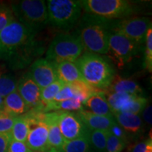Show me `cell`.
Listing matches in <instances>:
<instances>
[{
    "label": "cell",
    "mask_w": 152,
    "mask_h": 152,
    "mask_svg": "<svg viewBox=\"0 0 152 152\" xmlns=\"http://www.w3.org/2000/svg\"><path fill=\"white\" fill-rule=\"evenodd\" d=\"M17 82L12 74L0 68V95L4 98L16 90Z\"/></svg>",
    "instance_id": "cell-25"
},
{
    "label": "cell",
    "mask_w": 152,
    "mask_h": 152,
    "mask_svg": "<svg viewBox=\"0 0 152 152\" xmlns=\"http://www.w3.org/2000/svg\"><path fill=\"white\" fill-rule=\"evenodd\" d=\"M15 18L20 23L37 33L48 24L46 1L42 0H23L11 4Z\"/></svg>",
    "instance_id": "cell-5"
},
{
    "label": "cell",
    "mask_w": 152,
    "mask_h": 152,
    "mask_svg": "<svg viewBox=\"0 0 152 152\" xmlns=\"http://www.w3.org/2000/svg\"><path fill=\"white\" fill-rule=\"evenodd\" d=\"M75 64L85 83L96 90L109 88L115 77L111 64L99 54L85 52Z\"/></svg>",
    "instance_id": "cell-3"
},
{
    "label": "cell",
    "mask_w": 152,
    "mask_h": 152,
    "mask_svg": "<svg viewBox=\"0 0 152 152\" xmlns=\"http://www.w3.org/2000/svg\"><path fill=\"white\" fill-rule=\"evenodd\" d=\"M75 91H74V89L72 87V85L71 84H65L62 87L61 90H60V92L57 94L56 97H55L54 102H62V101L64 100L75 98Z\"/></svg>",
    "instance_id": "cell-30"
},
{
    "label": "cell",
    "mask_w": 152,
    "mask_h": 152,
    "mask_svg": "<svg viewBox=\"0 0 152 152\" xmlns=\"http://www.w3.org/2000/svg\"><path fill=\"white\" fill-rule=\"evenodd\" d=\"M77 115L89 130H109L116 123L113 116L96 115L84 109L77 111Z\"/></svg>",
    "instance_id": "cell-14"
},
{
    "label": "cell",
    "mask_w": 152,
    "mask_h": 152,
    "mask_svg": "<svg viewBox=\"0 0 152 152\" xmlns=\"http://www.w3.org/2000/svg\"><path fill=\"white\" fill-rule=\"evenodd\" d=\"M33 152H37V151H33Z\"/></svg>",
    "instance_id": "cell-38"
},
{
    "label": "cell",
    "mask_w": 152,
    "mask_h": 152,
    "mask_svg": "<svg viewBox=\"0 0 152 152\" xmlns=\"http://www.w3.org/2000/svg\"><path fill=\"white\" fill-rule=\"evenodd\" d=\"M14 120V117L11 116L4 110H0V133L10 132Z\"/></svg>",
    "instance_id": "cell-29"
},
{
    "label": "cell",
    "mask_w": 152,
    "mask_h": 152,
    "mask_svg": "<svg viewBox=\"0 0 152 152\" xmlns=\"http://www.w3.org/2000/svg\"><path fill=\"white\" fill-rule=\"evenodd\" d=\"M11 137L9 132L0 133V152H7Z\"/></svg>",
    "instance_id": "cell-32"
},
{
    "label": "cell",
    "mask_w": 152,
    "mask_h": 152,
    "mask_svg": "<svg viewBox=\"0 0 152 152\" xmlns=\"http://www.w3.org/2000/svg\"><path fill=\"white\" fill-rule=\"evenodd\" d=\"M151 26L150 19L145 17L123 18L113 20L112 32L124 36L141 46L145 42L147 30Z\"/></svg>",
    "instance_id": "cell-9"
},
{
    "label": "cell",
    "mask_w": 152,
    "mask_h": 152,
    "mask_svg": "<svg viewBox=\"0 0 152 152\" xmlns=\"http://www.w3.org/2000/svg\"><path fill=\"white\" fill-rule=\"evenodd\" d=\"M140 46L128 38L112 32L109 37V51L118 66H124L140 52Z\"/></svg>",
    "instance_id": "cell-10"
},
{
    "label": "cell",
    "mask_w": 152,
    "mask_h": 152,
    "mask_svg": "<svg viewBox=\"0 0 152 152\" xmlns=\"http://www.w3.org/2000/svg\"><path fill=\"white\" fill-rule=\"evenodd\" d=\"M82 42L75 33H61L54 37L46 52V59L54 64L75 62L83 54Z\"/></svg>",
    "instance_id": "cell-6"
},
{
    "label": "cell",
    "mask_w": 152,
    "mask_h": 152,
    "mask_svg": "<svg viewBox=\"0 0 152 152\" xmlns=\"http://www.w3.org/2000/svg\"><path fill=\"white\" fill-rule=\"evenodd\" d=\"M16 90L30 109L44 112V106L41 102V88L35 83L29 73L25 74L17 82Z\"/></svg>",
    "instance_id": "cell-12"
},
{
    "label": "cell",
    "mask_w": 152,
    "mask_h": 152,
    "mask_svg": "<svg viewBox=\"0 0 152 152\" xmlns=\"http://www.w3.org/2000/svg\"><path fill=\"white\" fill-rule=\"evenodd\" d=\"M60 111L45 113L43 117L44 122L48 128V142L50 148L61 150L64 140L58 126V117Z\"/></svg>",
    "instance_id": "cell-15"
},
{
    "label": "cell",
    "mask_w": 152,
    "mask_h": 152,
    "mask_svg": "<svg viewBox=\"0 0 152 152\" xmlns=\"http://www.w3.org/2000/svg\"><path fill=\"white\" fill-rule=\"evenodd\" d=\"M144 152H152V140L151 138L146 140V147Z\"/></svg>",
    "instance_id": "cell-35"
},
{
    "label": "cell",
    "mask_w": 152,
    "mask_h": 152,
    "mask_svg": "<svg viewBox=\"0 0 152 152\" xmlns=\"http://www.w3.org/2000/svg\"><path fill=\"white\" fill-rule=\"evenodd\" d=\"M7 152H33V151L28 147L26 142L11 140Z\"/></svg>",
    "instance_id": "cell-31"
},
{
    "label": "cell",
    "mask_w": 152,
    "mask_h": 152,
    "mask_svg": "<svg viewBox=\"0 0 152 152\" xmlns=\"http://www.w3.org/2000/svg\"><path fill=\"white\" fill-rule=\"evenodd\" d=\"M77 23L75 33L85 52L96 54H108L109 37L114 20L85 14Z\"/></svg>",
    "instance_id": "cell-2"
},
{
    "label": "cell",
    "mask_w": 152,
    "mask_h": 152,
    "mask_svg": "<svg viewBox=\"0 0 152 152\" xmlns=\"http://www.w3.org/2000/svg\"><path fill=\"white\" fill-rule=\"evenodd\" d=\"M30 130L29 120L25 115L15 118L10 131L11 140L26 142Z\"/></svg>",
    "instance_id": "cell-21"
},
{
    "label": "cell",
    "mask_w": 152,
    "mask_h": 152,
    "mask_svg": "<svg viewBox=\"0 0 152 152\" xmlns=\"http://www.w3.org/2000/svg\"><path fill=\"white\" fill-rule=\"evenodd\" d=\"M109 130H90V140L91 151L105 152L106 141H107Z\"/></svg>",
    "instance_id": "cell-23"
},
{
    "label": "cell",
    "mask_w": 152,
    "mask_h": 152,
    "mask_svg": "<svg viewBox=\"0 0 152 152\" xmlns=\"http://www.w3.org/2000/svg\"><path fill=\"white\" fill-rule=\"evenodd\" d=\"M113 117L126 135L138 136L143 131V123L140 115L128 113H114Z\"/></svg>",
    "instance_id": "cell-16"
},
{
    "label": "cell",
    "mask_w": 152,
    "mask_h": 152,
    "mask_svg": "<svg viewBox=\"0 0 152 152\" xmlns=\"http://www.w3.org/2000/svg\"><path fill=\"white\" fill-rule=\"evenodd\" d=\"M4 111L14 118L24 115L30 110L17 90L4 98Z\"/></svg>",
    "instance_id": "cell-19"
},
{
    "label": "cell",
    "mask_w": 152,
    "mask_h": 152,
    "mask_svg": "<svg viewBox=\"0 0 152 152\" xmlns=\"http://www.w3.org/2000/svg\"><path fill=\"white\" fill-rule=\"evenodd\" d=\"M58 80L64 84H72L79 81H84L75 62L64 61L55 64Z\"/></svg>",
    "instance_id": "cell-18"
},
{
    "label": "cell",
    "mask_w": 152,
    "mask_h": 152,
    "mask_svg": "<svg viewBox=\"0 0 152 152\" xmlns=\"http://www.w3.org/2000/svg\"><path fill=\"white\" fill-rule=\"evenodd\" d=\"M151 112H152V109H151V105H147L144 109L143 110L142 113V116H143V118L145 121V123H147L148 125L151 126Z\"/></svg>",
    "instance_id": "cell-33"
},
{
    "label": "cell",
    "mask_w": 152,
    "mask_h": 152,
    "mask_svg": "<svg viewBox=\"0 0 152 152\" xmlns=\"http://www.w3.org/2000/svg\"><path fill=\"white\" fill-rule=\"evenodd\" d=\"M58 126L64 141H71L85 135L89 129L81 121L77 113L60 111Z\"/></svg>",
    "instance_id": "cell-11"
},
{
    "label": "cell",
    "mask_w": 152,
    "mask_h": 152,
    "mask_svg": "<svg viewBox=\"0 0 152 152\" xmlns=\"http://www.w3.org/2000/svg\"><path fill=\"white\" fill-rule=\"evenodd\" d=\"M65 85L59 80H57L45 88L41 89V102L45 108L54 102L55 97Z\"/></svg>",
    "instance_id": "cell-24"
},
{
    "label": "cell",
    "mask_w": 152,
    "mask_h": 152,
    "mask_svg": "<svg viewBox=\"0 0 152 152\" xmlns=\"http://www.w3.org/2000/svg\"><path fill=\"white\" fill-rule=\"evenodd\" d=\"M146 147V141L138 142L135 145L133 146L130 152H144Z\"/></svg>",
    "instance_id": "cell-34"
},
{
    "label": "cell",
    "mask_w": 152,
    "mask_h": 152,
    "mask_svg": "<svg viewBox=\"0 0 152 152\" xmlns=\"http://www.w3.org/2000/svg\"><path fill=\"white\" fill-rule=\"evenodd\" d=\"M4 97L0 95V110H4Z\"/></svg>",
    "instance_id": "cell-36"
},
{
    "label": "cell",
    "mask_w": 152,
    "mask_h": 152,
    "mask_svg": "<svg viewBox=\"0 0 152 152\" xmlns=\"http://www.w3.org/2000/svg\"><path fill=\"white\" fill-rule=\"evenodd\" d=\"M36 35L37 33L15 19L0 32V60L11 69L27 67L44 52Z\"/></svg>",
    "instance_id": "cell-1"
},
{
    "label": "cell",
    "mask_w": 152,
    "mask_h": 152,
    "mask_svg": "<svg viewBox=\"0 0 152 152\" xmlns=\"http://www.w3.org/2000/svg\"><path fill=\"white\" fill-rule=\"evenodd\" d=\"M48 24L61 30H70L81 18L82 5L77 0H48L46 1Z\"/></svg>",
    "instance_id": "cell-4"
},
{
    "label": "cell",
    "mask_w": 152,
    "mask_h": 152,
    "mask_svg": "<svg viewBox=\"0 0 152 152\" xmlns=\"http://www.w3.org/2000/svg\"><path fill=\"white\" fill-rule=\"evenodd\" d=\"M29 73L41 89L45 88L58 80L56 65L46 58H38L34 61Z\"/></svg>",
    "instance_id": "cell-13"
},
{
    "label": "cell",
    "mask_w": 152,
    "mask_h": 152,
    "mask_svg": "<svg viewBox=\"0 0 152 152\" xmlns=\"http://www.w3.org/2000/svg\"><path fill=\"white\" fill-rule=\"evenodd\" d=\"M145 65L149 72L152 70V27L147 30L145 39Z\"/></svg>",
    "instance_id": "cell-28"
},
{
    "label": "cell",
    "mask_w": 152,
    "mask_h": 152,
    "mask_svg": "<svg viewBox=\"0 0 152 152\" xmlns=\"http://www.w3.org/2000/svg\"><path fill=\"white\" fill-rule=\"evenodd\" d=\"M126 144V141L113 135L109 131L105 152H122Z\"/></svg>",
    "instance_id": "cell-26"
},
{
    "label": "cell",
    "mask_w": 152,
    "mask_h": 152,
    "mask_svg": "<svg viewBox=\"0 0 152 152\" xmlns=\"http://www.w3.org/2000/svg\"><path fill=\"white\" fill-rule=\"evenodd\" d=\"M108 89L109 92H123L141 96L142 94L141 87L135 81L130 79L122 78L120 76L115 75Z\"/></svg>",
    "instance_id": "cell-20"
},
{
    "label": "cell",
    "mask_w": 152,
    "mask_h": 152,
    "mask_svg": "<svg viewBox=\"0 0 152 152\" xmlns=\"http://www.w3.org/2000/svg\"><path fill=\"white\" fill-rule=\"evenodd\" d=\"M45 113L37 109H30L24 114L29 120L30 130L26 143L33 151L48 152V128L44 122Z\"/></svg>",
    "instance_id": "cell-8"
},
{
    "label": "cell",
    "mask_w": 152,
    "mask_h": 152,
    "mask_svg": "<svg viewBox=\"0 0 152 152\" xmlns=\"http://www.w3.org/2000/svg\"><path fill=\"white\" fill-rule=\"evenodd\" d=\"M83 105L86 106L87 111L92 113L103 116H113L109 104L106 100L104 91L94 93L85 101Z\"/></svg>",
    "instance_id": "cell-17"
},
{
    "label": "cell",
    "mask_w": 152,
    "mask_h": 152,
    "mask_svg": "<svg viewBox=\"0 0 152 152\" xmlns=\"http://www.w3.org/2000/svg\"><path fill=\"white\" fill-rule=\"evenodd\" d=\"M48 152H62L61 150H58V149H55V148H52L51 147L50 149H49Z\"/></svg>",
    "instance_id": "cell-37"
},
{
    "label": "cell",
    "mask_w": 152,
    "mask_h": 152,
    "mask_svg": "<svg viewBox=\"0 0 152 152\" xmlns=\"http://www.w3.org/2000/svg\"><path fill=\"white\" fill-rule=\"evenodd\" d=\"M15 19L11 7L4 4H0V32Z\"/></svg>",
    "instance_id": "cell-27"
},
{
    "label": "cell",
    "mask_w": 152,
    "mask_h": 152,
    "mask_svg": "<svg viewBox=\"0 0 152 152\" xmlns=\"http://www.w3.org/2000/svg\"><path fill=\"white\" fill-rule=\"evenodd\" d=\"M61 151L62 152H92L89 140V132L75 140L64 141Z\"/></svg>",
    "instance_id": "cell-22"
},
{
    "label": "cell",
    "mask_w": 152,
    "mask_h": 152,
    "mask_svg": "<svg viewBox=\"0 0 152 152\" xmlns=\"http://www.w3.org/2000/svg\"><path fill=\"white\" fill-rule=\"evenodd\" d=\"M80 2L86 14L107 20L126 18L135 9L127 0H83Z\"/></svg>",
    "instance_id": "cell-7"
}]
</instances>
